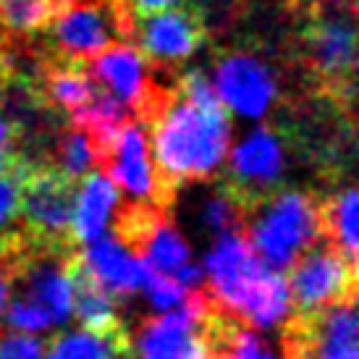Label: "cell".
Masks as SVG:
<instances>
[{
    "label": "cell",
    "mask_w": 359,
    "mask_h": 359,
    "mask_svg": "<svg viewBox=\"0 0 359 359\" xmlns=\"http://www.w3.org/2000/svg\"><path fill=\"white\" fill-rule=\"evenodd\" d=\"M160 179L173 191L181 184L210 181L231 147L229 110H202L181 97L176 87L158 116L144 123Z\"/></svg>",
    "instance_id": "obj_1"
},
{
    "label": "cell",
    "mask_w": 359,
    "mask_h": 359,
    "mask_svg": "<svg viewBox=\"0 0 359 359\" xmlns=\"http://www.w3.org/2000/svg\"><path fill=\"white\" fill-rule=\"evenodd\" d=\"M205 289L252 330L276 328L291 309L286 278L259 259L244 231H229L215 239L208 255Z\"/></svg>",
    "instance_id": "obj_2"
},
{
    "label": "cell",
    "mask_w": 359,
    "mask_h": 359,
    "mask_svg": "<svg viewBox=\"0 0 359 359\" xmlns=\"http://www.w3.org/2000/svg\"><path fill=\"white\" fill-rule=\"evenodd\" d=\"M241 231L270 270H289L291 262L323 236L318 194L273 189L250 205Z\"/></svg>",
    "instance_id": "obj_3"
},
{
    "label": "cell",
    "mask_w": 359,
    "mask_h": 359,
    "mask_svg": "<svg viewBox=\"0 0 359 359\" xmlns=\"http://www.w3.org/2000/svg\"><path fill=\"white\" fill-rule=\"evenodd\" d=\"M74 202H76V181H71L48 160L24 158L19 229L27 239L48 250H76Z\"/></svg>",
    "instance_id": "obj_4"
},
{
    "label": "cell",
    "mask_w": 359,
    "mask_h": 359,
    "mask_svg": "<svg viewBox=\"0 0 359 359\" xmlns=\"http://www.w3.org/2000/svg\"><path fill=\"white\" fill-rule=\"evenodd\" d=\"M286 359H359L357 299L320 309H289L280 323Z\"/></svg>",
    "instance_id": "obj_5"
},
{
    "label": "cell",
    "mask_w": 359,
    "mask_h": 359,
    "mask_svg": "<svg viewBox=\"0 0 359 359\" xmlns=\"http://www.w3.org/2000/svg\"><path fill=\"white\" fill-rule=\"evenodd\" d=\"M53 48L60 60L69 63H87L110 48L116 37L121 42L134 37V21L123 11L121 0H71L53 16Z\"/></svg>",
    "instance_id": "obj_6"
},
{
    "label": "cell",
    "mask_w": 359,
    "mask_h": 359,
    "mask_svg": "<svg viewBox=\"0 0 359 359\" xmlns=\"http://www.w3.org/2000/svg\"><path fill=\"white\" fill-rule=\"evenodd\" d=\"M307 63L336 95L351 97L357 74V27L346 8H318L299 32Z\"/></svg>",
    "instance_id": "obj_7"
},
{
    "label": "cell",
    "mask_w": 359,
    "mask_h": 359,
    "mask_svg": "<svg viewBox=\"0 0 359 359\" xmlns=\"http://www.w3.org/2000/svg\"><path fill=\"white\" fill-rule=\"evenodd\" d=\"M291 309H320L357 299V262L320 236L289 268Z\"/></svg>",
    "instance_id": "obj_8"
},
{
    "label": "cell",
    "mask_w": 359,
    "mask_h": 359,
    "mask_svg": "<svg viewBox=\"0 0 359 359\" xmlns=\"http://www.w3.org/2000/svg\"><path fill=\"white\" fill-rule=\"evenodd\" d=\"M97 168L108 173V179L121 187L131 200L152 202L158 208L170 210L176 191L170 189L165 181L160 179L155 160H152L150 134L144 129V123L126 121L121 126L118 137L113 142V147L105 152Z\"/></svg>",
    "instance_id": "obj_9"
},
{
    "label": "cell",
    "mask_w": 359,
    "mask_h": 359,
    "mask_svg": "<svg viewBox=\"0 0 359 359\" xmlns=\"http://www.w3.org/2000/svg\"><path fill=\"white\" fill-rule=\"evenodd\" d=\"M202 286L189 291L176 309L147 318L134 341V359H208L202 333Z\"/></svg>",
    "instance_id": "obj_10"
},
{
    "label": "cell",
    "mask_w": 359,
    "mask_h": 359,
    "mask_svg": "<svg viewBox=\"0 0 359 359\" xmlns=\"http://www.w3.org/2000/svg\"><path fill=\"white\" fill-rule=\"evenodd\" d=\"M286 170V140L273 126H259L250 131L233 147L229 165V181L247 205H255L265 194L278 189Z\"/></svg>",
    "instance_id": "obj_11"
},
{
    "label": "cell",
    "mask_w": 359,
    "mask_h": 359,
    "mask_svg": "<svg viewBox=\"0 0 359 359\" xmlns=\"http://www.w3.org/2000/svg\"><path fill=\"white\" fill-rule=\"evenodd\" d=\"M134 34H140V50L144 58L160 66H176L200 50L208 27L200 6L184 3L137 21Z\"/></svg>",
    "instance_id": "obj_12"
},
{
    "label": "cell",
    "mask_w": 359,
    "mask_h": 359,
    "mask_svg": "<svg viewBox=\"0 0 359 359\" xmlns=\"http://www.w3.org/2000/svg\"><path fill=\"white\" fill-rule=\"evenodd\" d=\"M226 110L244 118H262L276 100V79L270 69L250 53H229L215 66V84Z\"/></svg>",
    "instance_id": "obj_13"
},
{
    "label": "cell",
    "mask_w": 359,
    "mask_h": 359,
    "mask_svg": "<svg viewBox=\"0 0 359 359\" xmlns=\"http://www.w3.org/2000/svg\"><path fill=\"white\" fill-rule=\"evenodd\" d=\"M81 259H84L87 270L95 276V280L108 291L113 299H129L137 291H142V280H144V270L147 268L121 241H90L87 252H81Z\"/></svg>",
    "instance_id": "obj_14"
},
{
    "label": "cell",
    "mask_w": 359,
    "mask_h": 359,
    "mask_svg": "<svg viewBox=\"0 0 359 359\" xmlns=\"http://www.w3.org/2000/svg\"><path fill=\"white\" fill-rule=\"evenodd\" d=\"M71 291H74V312L79 318L81 328L92 333H113L123 328V320L118 312V299H113L108 291L95 280L81 252H74L69 262Z\"/></svg>",
    "instance_id": "obj_15"
},
{
    "label": "cell",
    "mask_w": 359,
    "mask_h": 359,
    "mask_svg": "<svg viewBox=\"0 0 359 359\" xmlns=\"http://www.w3.org/2000/svg\"><path fill=\"white\" fill-rule=\"evenodd\" d=\"M79 181L81 187L74 202V239L76 244H90L108 229L113 210L118 205V187L102 170H90Z\"/></svg>",
    "instance_id": "obj_16"
},
{
    "label": "cell",
    "mask_w": 359,
    "mask_h": 359,
    "mask_svg": "<svg viewBox=\"0 0 359 359\" xmlns=\"http://www.w3.org/2000/svg\"><path fill=\"white\" fill-rule=\"evenodd\" d=\"M45 359H134V341L129 328L113 330V333H66L45 346Z\"/></svg>",
    "instance_id": "obj_17"
},
{
    "label": "cell",
    "mask_w": 359,
    "mask_h": 359,
    "mask_svg": "<svg viewBox=\"0 0 359 359\" xmlns=\"http://www.w3.org/2000/svg\"><path fill=\"white\" fill-rule=\"evenodd\" d=\"M323 239L336 244L349 259L357 262V189L344 187L318 197Z\"/></svg>",
    "instance_id": "obj_18"
},
{
    "label": "cell",
    "mask_w": 359,
    "mask_h": 359,
    "mask_svg": "<svg viewBox=\"0 0 359 359\" xmlns=\"http://www.w3.org/2000/svg\"><path fill=\"white\" fill-rule=\"evenodd\" d=\"M92 92H95V79L84 63L58 60L45 74V102L63 110L66 116L79 110L92 97Z\"/></svg>",
    "instance_id": "obj_19"
},
{
    "label": "cell",
    "mask_w": 359,
    "mask_h": 359,
    "mask_svg": "<svg viewBox=\"0 0 359 359\" xmlns=\"http://www.w3.org/2000/svg\"><path fill=\"white\" fill-rule=\"evenodd\" d=\"M250 205L241 200V194L229 181H218L210 194L205 197V202L200 205L197 220L205 233H229V231H241L244 229V218H247Z\"/></svg>",
    "instance_id": "obj_20"
},
{
    "label": "cell",
    "mask_w": 359,
    "mask_h": 359,
    "mask_svg": "<svg viewBox=\"0 0 359 359\" xmlns=\"http://www.w3.org/2000/svg\"><path fill=\"white\" fill-rule=\"evenodd\" d=\"M48 163H53L60 173H66L71 181H79L87 176L92 168H97V152L92 144L90 134L81 131L79 126L69 123L58 134V140L53 144V155Z\"/></svg>",
    "instance_id": "obj_21"
},
{
    "label": "cell",
    "mask_w": 359,
    "mask_h": 359,
    "mask_svg": "<svg viewBox=\"0 0 359 359\" xmlns=\"http://www.w3.org/2000/svg\"><path fill=\"white\" fill-rule=\"evenodd\" d=\"M58 8L53 0H0V27L16 34H29L48 27Z\"/></svg>",
    "instance_id": "obj_22"
},
{
    "label": "cell",
    "mask_w": 359,
    "mask_h": 359,
    "mask_svg": "<svg viewBox=\"0 0 359 359\" xmlns=\"http://www.w3.org/2000/svg\"><path fill=\"white\" fill-rule=\"evenodd\" d=\"M147 268V265H144ZM142 291L147 294V299L152 302V307L160 312L176 309L179 304H184V299L189 297V289H184L179 280L155 273V270H144V280H142Z\"/></svg>",
    "instance_id": "obj_23"
},
{
    "label": "cell",
    "mask_w": 359,
    "mask_h": 359,
    "mask_svg": "<svg viewBox=\"0 0 359 359\" xmlns=\"http://www.w3.org/2000/svg\"><path fill=\"white\" fill-rule=\"evenodd\" d=\"M176 92H179L187 102H191V105H197V108H202V110H226L223 102L218 100L215 90H212V81H210L200 69L187 71V74L176 81Z\"/></svg>",
    "instance_id": "obj_24"
},
{
    "label": "cell",
    "mask_w": 359,
    "mask_h": 359,
    "mask_svg": "<svg viewBox=\"0 0 359 359\" xmlns=\"http://www.w3.org/2000/svg\"><path fill=\"white\" fill-rule=\"evenodd\" d=\"M21 160L19 165L0 173V231L11 229L19 220V202H21Z\"/></svg>",
    "instance_id": "obj_25"
},
{
    "label": "cell",
    "mask_w": 359,
    "mask_h": 359,
    "mask_svg": "<svg viewBox=\"0 0 359 359\" xmlns=\"http://www.w3.org/2000/svg\"><path fill=\"white\" fill-rule=\"evenodd\" d=\"M21 131L13 121L0 110V173L11 170L13 165H19L27 155H21Z\"/></svg>",
    "instance_id": "obj_26"
},
{
    "label": "cell",
    "mask_w": 359,
    "mask_h": 359,
    "mask_svg": "<svg viewBox=\"0 0 359 359\" xmlns=\"http://www.w3.org/2000/svg\"><path fill=\"white\" fill-rule=\"evenodd\" d=\"M45 344L29 333H6L0 336V359H42Z\"/></svg>",
    "instance_id": "obj_27"
},
{
    "label": "cell",
    "mask_w": 359,
    "mask_h": 359,
    "mask_svg": "<svg viewBox=\"0 0 359 359\" xmlns=\"http://www.w3.org/2000/svg\"><path fill=\"white\" fill-rule=\"evenodd\" d=\"M176 3H179V0H121L123 11H126L129 19L134 21V27H137V21L147 19L152 13H160V11L176 6Z\"/></svg>",
    "instance_id": "obj_28"
},
{
    "label": "cell",
    "mask_w": 359,
    "mask_h": 359,
    "mask_svg": "<svg viewBox=\"0 0 359 359\" xmlns=\"http://www.w3.org/2000/svg\"><path fill=\"white\" fill-rule=\"evenodd\" d=\"M8 294H11L8 273L0 268V318H3V309H6V302H8Z\"/></svg>",
    "instance_id": "obj_29"
},
{
    "label": "cell",
    "mask_w": 359,
    "mask_h": 359,
    "mask_svg": "<svg viewBox=\"0 0 359 359\" xmlns=\"http://www.w3.org/2000/svg\"><path fill=\"white\" fill-rule=\"evenodd\" d=\"M69 3H71V0H53V6H55V8H63V6H69Z\"/></svg>",
    "instance_id": "obj_30"
},
{
    "label": "cell",
    "mask_w": 359,
    "mask_h": 359,
    "mask_svg": "<svg viewBox=\"0 0 359 359\" xmlns=\"http://www.w3.org/2000/svg\"><path fill=\"white\" fill-rule=\"evenodd\" d=\"M0 90H3V63H0Z\"/></svg>",
    "instance_id": "obj_31"
}]
</instances>
